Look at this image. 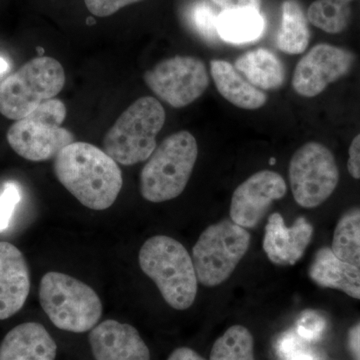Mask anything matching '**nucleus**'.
Segmentation results:
<instances>
[{
    "instance_id": "nucleus-1",
    "label": "nucleus",
    "mask_w": 360,
    "mask_h": 360,
    "mask_svg": "<svg viewBox=\"0 0 360 360\" xmlns=\"http://www.w3.org/2000/svg\"><path fill=\"white\" fill-rule=\"evenodd\" d=\"M54 172L59 182L90 210H108L122 188L117 162L87 142H73L63 148L54 158Z\"/></svg>"
},
{
    "instance_id": "nucleus-2",
    "label": "nucleus",
    "mask_w": 360,
    "mask_h": 360,
    "mask_svg": "<svg viewBox=\"0 0 360 360\" xmlns=\"http://www.w3.org/2000/svg\"><path fill=\"white\" fill-rule=\"evenodd\" d=\"M139 260L143 274L156 284L170 307L186 310L193 304L198 279L193 257L179 241L153 236L142 245Z\"/></svg>"
},
{
    "instance_id": "nucleus-3",
    "label": "nucleus",
    "mask_w": 360,
    "mask_h": 360,
    "mask_svg": "<svg viewBox=\"0 0 360 360\" xmlns=\"http://www.w3.org/2000/svg\"><path fill=\"white\" fill-rule=\"evenodd\" d=\"M198 156V141L191 132L182 130L168 136L142 168V198L153 203L176 198L186 189Z\"/></svg>"
},
{
    "instance_id": "nucleus-4",
    "label": "nucleus",
    "mask_w": 360,
    "mask_h": 360,
    "mask_svg": "<svg viewBox=\"0 0 360 360\" xmlns=\"http://www.w3.org/2000/svg\"><path fill=\"white\" fill-rule=\"evenodd\" d=\"M165 110L155 97H141L134 101L103 139L104 151L122 165L148 160L158 148L156 136L165 122Z\"/></svg>"
},
{
    "instance_id": "nucleus-5",
    "label": "nucleus",
    "mask_w": 360,
    "mask_h": 360,
    "mask_svg": "<svg viewBox=\"0 0 360 360\" xmlns=\"http://www.w3.org/2000/svg\"><path fill=\"white\" fill-rule=\"evenodd\" d=\"M39 302L56 328L84 333L96 328L103 302L89 285L61 272H47L40 281Z\"/></svg>"
},
{
    "instance_id": "nucleus-6",
    "label": "nucleus",
    "mask_w": 360,
    "mask_h": 360,
    "mask_svg": "<svg viewBox=\"0 0 360 360\" xmlns=\"http://www.w3.org/2000/svg\"><path fill=\"white\" fill-rule=\"evenodd\" d=\"M65 72L56 59L40 56L28 61L0 84V113L20 120L63 89Z\"/></svg>"
},
{
    "instance_id": "nucleus-7",
    "label": "nucleus",
    "mask_w": 360,
    "mask_h": 360,
    "mask_svg": "<svg viewBox=\"0 0 360 360\" xmlns=\"http://www.w3.org/2000/svg\"><path fill=\"white\" fill-rule=\"evenodd\" d=\"M65 117V104L60 99H49L25 117L15 120L7 131V141L25 160L40 162L56 158L75 142L72 132L61 127Z\"/></svg>"
},
{
    "instance_id": "nucleus-8",
    "label": "nucleus",
    "mask_w": 360,
    "mask_h": 360,
    "mask_svg": "<svg viewBox=\"0 0 360 360\" xmlns=\"http://www.w3.org/2000/svg\"><path fill=\"white\" fill-rule=\"evenodd\" d=\"M250 245V232L232 220L210 225L196 241L191 257L198 283L214 288L226 281Z\"/></svg>"
},
{
    "instance_id": "nucleus-9",
    "label": "nucleus",
    "mask_w": 360,
    "mask_h": 360,
    "mask_svg": "<svg viewBox=\"0 0 360 360\" xmlns=\"http://www.w3.org/2000/svg\"><path fill=\"white\" fill-rule=\"evenodd\" d=\"M290 181L298 205L314 208L330 198L340 181L335 155L319 142H307L291 158Z\"/></svg>"
},
{
    "instance_id": "nucleus-10",
    "label": "nucleus",
    "mask_w": 360,
    "mask_h": 360,
    "mask_svg": "<svg viewBox=\"0 0 360 360\" xmlns=\"http://www.w3.org/2000/svg\"><path fill=\"white\" fill-rule=\"evenodd\" d=\"M143 79L153 94L175 108L194 103L210 84L205 63L193 56L165 59L146 71Z\"/></svg>"
},
{
    "instance_id": "nucleus-11",
    "label": "nucleus",
    "mask_w": 360,
    "mask_h": 360,
    "mask_svg": "<svg viewBox=\"0 0 360 360\" xmlns=\"http://www.w3.org/2000/svg\"><path fill=\"white\" fill-rule=\"evenodd\" d=\"M354 63V54L347 49L316 44L298 61L291 82L293 89L303 97L319 96L329 84L347 75Z\"/></svg>"
},
{
    "instance_id": "nucleus-12",
    "label": "nucleus",
    "mask_w": 360,
    "mask_h": 360,
    "mask_svg": "<svg viewBox=\"0 0 360 360\" xmlns=\"http://www.w3.org/2000/svg\"><path fill=\"white\" fill-rule=\"evenodd\" d=\"M286 191L285 180L276 172L262 170L251 175L232 194V221L245 229L257 226L272 202L281 200Z\"/></svg>"
},
{
    "instance_id": "nucleus-13",
    "label": "nucleus",
    "mask_w": 360,
    "mask_h": 360,
    "mask_svg": "<svg viewBox=\"0 0 360 360\" xmlns=\"http://www.w3.org/2000/svg\"><path fill=\"white\" fill-rule=\"evenodd\" d=\"M89 341L96 360H150V352L139 330L108 319L90 330Z\"/></svg>"
},
{
    "instance_id": "nucleus-14",
    "label": "nucleus",
    "mask_w": 360,
    "mask_h": 360,
    "mask_svg": "<svg viewBox=\"0 0 360 360\" xmlns=\"http://www.w3.org/2000/svg\"><path fill=\"white\" fill-rule=\"evenodd\" d=\"M314 236V226L300 217L288 227L283 215L272 213L267 220L264 238V250L272 264L295 265L304 255Z\"/></svg>"
},
{
    "instance_id": "nucleus-15",
    "label": "nucleus",
    "mask_w": 360,
    "mask_h": 360,
    "mask_svg": "<svg viewBox=\"0 0 360 360\" xmlns=\"http://www.w3.org/2000/svg\"><path fill=\"white\" fill-rule=\"evenodd\" d=\"M30 291V269L16 246L0 241V321L18 314Z\"/></svg>"
},
{
    "instance_id": "nucleus-16",
    "label": "nucleus",
    "mask_w": 360,
    "mask_h": 360,
    "mask_svg": "<svg viewBox=\"0 0 360 360\" xmlns=\"http://www.w3.org/2000/svg\"><path fill=\"white\" fill-rule=\"evenodd\" d=\"M58 345L39 322L11 329L0 345V360H56Z\"/></svg>"
},
{
    "instance_id": "nucleus-17",
    "label": "nucleus",
    "mask_w": 360,
    "mask_h": 360,
    "mask_svg": "<svg viewBox=\"0 0 360 360\" xmlns=\"http://www.w3.org/2000/svg\"><path fill=\"white\" fill-rule=\"evenodd\" d=\"M309 274L317 285L342 291L360 300V267L340 259L331 248H322L315 253Z\"/></svg>"
},
{
    "instance_id": "nucleus-18",
    "label": "nucleus",
    "mask_w": 360,
    "mask_h": 360,
    "mask_svg": "<svg viewBox=\"0 0 360 360\" xmlns=\"http://www.w3.org/2000/svg\"><path fill=\"white\" fill-rule=\"evenodd\" d=\"M210 72L219 94L236 108L255 110L266 103V94L250 84L227 61H210Z\"/></svg>"
},
{
    "instance_id": "nucleus-19",
    "label": "nucleus",
    "mask_w": 360,
    "mask_h": 360,
    "mask_svg": "<svg viewBox=\"0 0 360 360\" xmlns=\"http://www.w3.org/2000/svg\"><path fill=\"white\" fill-rule=\"evenodd\" d=\"M236 70L258 89H276L283 84L285 72L276 54L264 49L246 52L234 63Z\"/></svg>"
},
{
    "instance_id": "nucleus-20",
    "label": "nucleus",
    "mask_w": 360,
    "mask_h": 360,
    "mask_svg": "<svg viewBox=\"0 0 360 360\" xmlns=\"http://www.w3.org/2000/svg\"><path fill=\"white\" fill-rule=\"evenodd\" d=\"M265 20L260 11L232 9L219 13L217 33L219 39L233 44L255 41L264 34Z\"/></svg>"
},
{
    "instance_id": "nucleus-21",
    "label": "nucleus",
    "mask_w": 360,
    "mask_h": 360,
    "mask_svg": "<svg viewBox=\"0 0 360 360\" xmlns=\"http://www.w3.org/2000/svg\"><path fill=\"white\" fill-rule=\"evenodd\" d=\"M310 41L309 20L297 0H285L281 8V25L277 33L279 51L288 54H300Z\"/></svg>"
},
{
    "instance_id": "nucleus-22",
    "label": "nucleus",
    "mask_w": 360,
    "mask_h": 360,
    "mask_svg": "<svg viewBox=\"0 0 360 360\" xmlns=\"http://www.w3.org/2000/svg\"><path fill=\"white\" fill-rule=\"evenodd\" d=\"M331 250L343 262L360 267V208L348 210L338 220Z\"/></svg>"
},
{
    "instance_id": "nucleus-23",
    "label": "nucleus",
    "mask_w": 360,
    "mask_h": 360,
    "mask_svg": "<svg viewBox=\"0 0 360 360\" xmlns=\"http://www.w3.org/2000/svg\"><path fill=\"white\" fill-rule=\"evenodd\" d=\"M210 360H255V340L243 326H233L217 338Z\"/></svg>"
},
{
    "instance_id": "nucleus-24",
    "label": "nucleus",
    "mask_w": 360,
    "mask_h": 360,
    "mask_svg": "<svg viewBox=\"0 0 360 360\" xmlns=\"http://www.w3.org/2000/svg\"><path fill=\"white\" fill-rule=\"evenodd\" d=\"M307 20L315 27L330 34L347 30L352 18L350 6H342L331 0H315L307 9Z\"/></svg>"
},
{
    "instance_id": "nucleus-25",
    "label": "nucleus",
    "mask_w": 360,
    "mask_h": 360,
    "mask_svg": "<svg viewBox=\"0 0 360 360\" xmlns=\"http://www.w3.org/2000/svg\"><path fill=\"white\" fill-rule=\"evenodd\" d=\"M276 352L279 360H322L321 354L295 330H288L277 338Z\"/></svg>"
},
{
    "instance_id": "nucleus-26",
    "label": "nucleus",
    "mask_w": 360,
    "mask_h": 360,
    "mask_svg": "<svg viewBox=\"0 0 360 360\" xmlns=\"http://www.w3.org/2000/svg\"><path fill=\"white\" fill-rule=\"evenodd\" d=\"M217 18L219 14L205 0L195 2L189 9L188 20L191 26L201 37L212 44H215L219 39L217 33Z\"/></svg>"
},
{
    "instance_id": "nucleus-27",
    "label": "nucleus",
    "mask_w": 360,
    "mask_h": 360,
    "mask_svg": "<svg viewBox=\"0 0 360 360\" xmlns=\"http://www.w3.org/2000/svg\"><path fill=\"white\" fill-rule=\"evenodd\" d=\"M328 328L326 317L316 310H305L296 321L295 331L309 342L321 340Z\"/></svg>"
},
{
    "instance_id": "nucleus-28",
    "label": "nucleus",
    "mask_w": 360,
    "mask_h": 360,
    "mask_svg": "<svg viewBox=\"0 0 360 360\" xmlns=\"http://www.w3.org/2000/svg\"><path fill=\"white\" fill-rule=\"evenodd\" d=\"M20 198V191L15 184L8 182L4 186V191L0 194V231L8 226Z\"/></svg>"
},
{
    "instance_id": "nucleus-29",
    "label": "nucleus",
    "mask_w": 360,
    "mask_h": 360,
    "mask_svg": "<svg viewBox=\"0 0 360 360\" xmlns=\"http://www.w3.org/2000/svg\"><path fill=\"white\" fill-rule=\"evenodd\" d=\"M139 1L141 0H84L90 13L99 18L112 15L123 7Z\"/></svg>"
},
{
    "instance_id": "nucleus-30",
    "label": "nucleus",
    "mask_w": 360,
    "mask_h": 360,
    "mask_svg": "<svg viewBox=\"0 0 360 360\" xmlns=\"http://www.w3.org/2000/svg\"><path fill=\"white\" fill-rule=\"evenodd\" d=\"M347 169L354 179H360V134L352 141L348 150Z\"/></svg>"
},
{
    "instance_id": "nucleus-31",
    "label": "nucleus",
    "mask_w": 360,
    "mask_h": 360,
    "mask_svg": "<svg viewBox=\"0 0 360 360\" xmlns=\"http://www.w3.org/2000/svg\"><path fill=\"white\" fill-rule=\"evenodd\" d=\"M215 6L224 11L232 9L252 8L260 11L262 0H210Z\"/></svg>"
},
{
    "instance_id": "nucleus-32",
    "label": "nucleus",
    "mask_w": 360,
    "mask_h": 360,
    "mask_svg": "<svg viewBox=\"0 0 360 360\" xmlns=\"http://www.w3.org/2000/svg\"><path fill=\"white\" fill-rule=\"evenodd\" d=\"M347 348L352 359L360 360V321L348 331Z\"/></svg>"
},
{
    "instance_id": "nucleus-33",
    "label": "nucleus",
    "mask_w": 360,
    "mask_h": 360,
    "mask_svg": "<svg viewBox=\"0 0 360 360\" xmlns=\"http://www.w3.org/2000/svg\"><path fill=\"white\" fill-rule=\"evenodd\" d=\"M167 360H206L189 347L176 348Z\"/></svg>"
},
{
    "instance_id": "nucleus-34",
    "label": "nucleus",
    "mask_w": 360,
    "mask_h": 360,
    "mask_svg": "<svg viewBox=\"0 0 360 360\" xmlns=\"http://www.w3.org/2000/svg\"><path fill=\"white\" fill-rule=\"evenodd\" d=\"M7 70H8V63L6 59L0 58V75L6 72Z\"/></svg>"
},
{
    "instance_id": "nucleus-35",
    "label": "nucleus",
    "mask_w": 360,
    "mask_h": 360,
    "mask_svg": "<svg viewBox=\"0 0 360 360\" xmlns=\"http://www.w3.org/2000/svg\"><path fill=\"white\" fill-rule=\"evenodd\" d=\"M331 1L336 2L338 4H342V6H350L354 0H331Z\"/></svg>"
}]
</instances>
